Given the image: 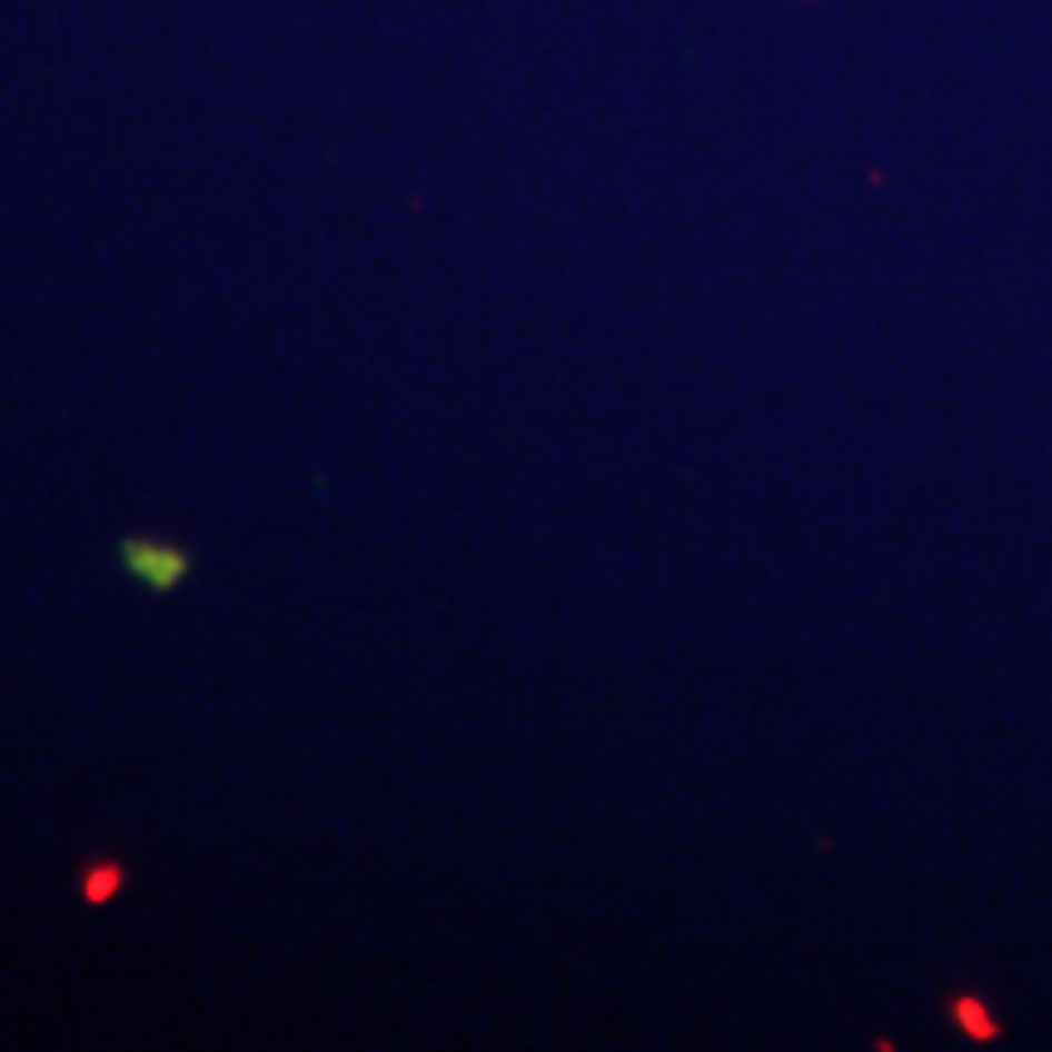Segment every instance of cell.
Segmentation results:
<instances>
[{"instance_id": "6da1fadb", "label": "cell", "mask_w": 1052, "mask_h": 1052, "mask_svg": "<svg viewBox=\"0 0 1052 1052\" xmlns=\"http://www.w3.org/2000/svg\"><path fill=\"white\" fill-rule=\"evenodd\" d=\"M118 560L132 580H142L151 595H171L181 580H190V550L186 546H166L157 536H122L118 542Z\"/></svg>"}, {"instance_id": "7a4b0ae2", "label": "cell", "mask_w": 1052, "mask_h": 1052, "mask_svg": "<svg viewBox=\"0 0 1052 1052\" xmlns=\"http://www.w3.org/2000/svg\"><path fill=\"white\" fill-rule=\"evenodd\" d=\"M122 887H127V863H122V857H93V863L79 872L83 906H108Z\"/></svg>"}, {"instance_id": "3957f363", "label": "cell", "mask_w": 1052, "mask_h": 1052, "mask_svg": "<svg viewBox=\"0 0 1052 1052\" xmlns=\"http://www.w3.org/2000/svg\"><path fill=\"white\" fill-rule=\"evenodd\" d=\"M951 1013H955V1023H960V1029H965L970 1038H994V1023L984 1019L980 999H970V994H965V999H955Z\"/></svg>"}]
</instances>
